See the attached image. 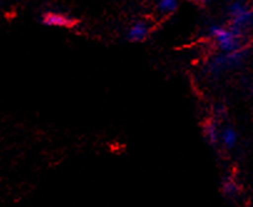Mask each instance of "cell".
<instances>
[{"mask_svg":"<svg viewBox=\"0 0 253 207\" xmlns=\"http://www.w3.org/2000/svg\"><path fill=\"white\" fill-rule=\"evenodd\" d=\"M230 25L243 38L253 32V6L245 1H235L228 9Z\"/></svg>","mask_w":253,"mask_h":207,"instance_id":"6da1fadb","label":"cell"},{"mask_svg":"<svg viewBox=\"0 0 253 207\" xmlns=\"http://www.w3.org/2000/svg\"><path fill=\"white\" fill-rule=\"evenodd\" d=\"M209 34L222 53H232L243 49L245 38L231 27L212 25L209 29Z\"/></svg>","mask_w":253,"mask_h":207,"instance_id":"7a4b0ae2","label":"cell"},{"mask_svg":"<svg viewBox=\"0 0 253 207\" xmlns=\"http://www.w3.org/2000/svg\"><path fill=\"white\" fill-rule=\"evenodd\" d=\"M243 59V49L232 53H219L207 63V71L211 74H219L224 70L238 65Z\"/></svg>","mask_w":253,"mask_h":207,"instance_id":"3957f363","label":"cell"},{"mask_svg":"<svg viewBox=\"0 0 253 207\" xmlns=\"http://www.w3.org/2000/svg\"><path fill=\"white\" fill-rule=\"evenodd\" d=\"M150 34V25L146 21H135V23L128 28L127 38L130 41L140 42L144 41Z\"/></svg>","mask_w":253,"mask_h":207,"instance_id":"277c9868","label":"cell"},{"mask_svg":"<svg viewBox=\"0 0 253 207\" xmlns=\"http://www.w3.org/2000/svg\"><path fill=\"white\" fill-rule=\"evenodd\" d=\"M42 23L47 27H54V28H66L71 27L74 23L73 19L70 16L65 15L63 13H55V11H50L46 13L42 18Z\"/></svg>","mask_w":253,"mask_h":207,"instance_id":"5b68a950","label":"cell"},{"mask_svg":"<svg viewBox=\"0 0 253 207\" xmlns=\"http://www.w3.org/2000/svg\"><path fill=\"white\" fill-rule=\"evenodd\" d=\"M238 135L236 130L231 126H226L222 130H219V144L223 145L226 149H233L237 144Z\"/></svg>","mask_w":253,"mask_h":207,"instance_id":"8992f818","label":"cell"},{"mask_svg":"<svg viewBox=\"0 0 253 207\" xmlns=\"http://www.w3.org/2000/svg\"><path fill=\"white\" fill-rule=\"evenodd\" d=\"M204 135L206 137L207 142L212 146H216L219 144V128L214 121H209L204 127Z\"/></svg>","mask_w":253,"mask_h":207,"instance_id":"52a82bcc","label":"cell"},{"mask_svg":"<svg viewBox=\"0 0 253 207\" xmlns=\"http://www.w3.org/2000/svg\"><path fill=\"white\" fill-rule=\"evenodd\" d=\"M222 192H223L224 196L227 197H235L236 195H238V185L236 184V181L231 177H226L222 182Z\"/></svg>","mask_w":253,"mask_h":207,"instance_id":"ba28073f","label":"cell"},{"mask_svg":"<svg viewBox=\"0 0 253 207\" xmlns=\"http://www.w3.org/2000/svg\"><path fill=\"white\" fill-rule=\"evenodd\" d=\"M180 0H156V5L160 13L171 14L177 9Z\"/></svg>","mask_w":253,"mask_h":207,"instance_id":"9c48e42d","label":"cell"},{"mask_svg":"<svg viewBox=\"0 0 253 207\" xmlns=\"http://www.w3.org/2000/svg\"><path fill=\"white\" fill-rule=\"evenodd\" d=\"M199 1H201V3H207V1H210V0H199Z\"/></svg>","mask_w":253,"mask_h":207,"instance_id":"30bf717a","label":"cell"}]
</instances>
